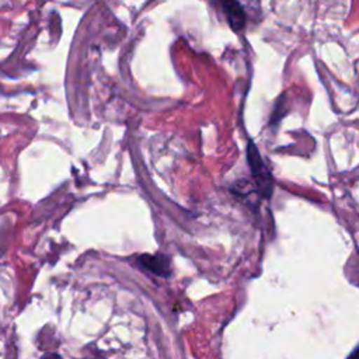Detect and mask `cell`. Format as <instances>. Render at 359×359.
I'll return each instance as SVG.
<instances>
[{"label":"cell","instance_id":"7a4b0ae2","mask_svg":"<svg viewBox=\"0 0 359 359\" xmlns=\"http://www.w3.org/2000/svg\"><path fill=\"white\" fill-rule=\"evenodd\" d=\"M220 10L223 11L230 28L236 32L244 29L245 27V11L238 0H215Z\"/></svg>","mask_w":359,"mask_h":359},{"label":"cell","instance_id":"277c9868","mask_svg":"<svg viewBox=\"0 0 359 359\" xmlns=\"http://www.w3.org/2000/svg\"><path fill=\"white\" fill-rule=\"evenodd\" d=\"M346 359H359V345L351 352V355Z\"/></svg>","mask_w":359,"mask_h":359},{"label":"cell","instance_id":"6da1fadb","mask_svg":"<svg viewBox=\"0 0 359 359\" xmlns=\"http://www.w3.org/2000/svg\"><path fill=\"white\" fill-rule=\"evenodd\" d=\"M247 160L258 192L264 198H271L273 191V178L252 140H250L247 146Z\"/></svg>","mask_w":359,"mask_h":359},{"label":"cell","instance_id":"3957f363","mask_svg":"<svg viewBox=\"0 0 359 359\" xmlns=\"http://www.w3.org/2000/svg\"><path fill=\"white\" fill-rule=\"evenodd\" d=\"M137 264L142 268H144L146 271H149L151 273H156L158 276H168L170 272H171L170 261L163 254H156V255L144 254V255H140L137 258Z\"/></svg>","mask_w":359,"mask_h":359},{"label":"cell","instance_id":"5b68a950","mask_svg":"<svg viewBox=\"0 0 359 359\" xmlns=\"http://www.w3.org/2000/svg\"><path fill=\"white\" fill-rule=\"evenodd\" d=\"M39 359H62V356L60 355H57V353H45L42 358H39Z\"/></svg>","mask_w":359,"mask_h":359}]
</instances>
